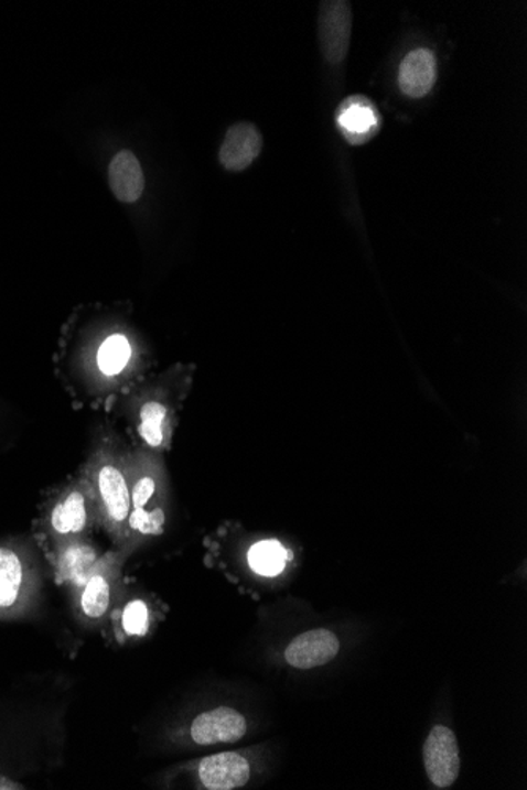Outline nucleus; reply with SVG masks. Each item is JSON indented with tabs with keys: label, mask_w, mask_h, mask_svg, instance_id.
Wrapping results in <instances>:
<instances>
[{
	"label": "nucleus",
	"mask_w": 527,
	"mask_h": 790,
	"mask_svg": "<svg viewBox=\"0 0 527 790\" xmlns=\"http://www.w3.org/2000/svg\"><path fill=\"white\" fill-rule=\"evenodd\" d=\"M43 581L34 561L14 544H0V621L36 616Z\"/></svg>",
	"instance_id": "4"
},
{
	"label": "nucleus",
	"mask_w": 527,
	"mask_h": 790,
	"mask_svg": "<svg viewBox=\"0 0 527 790\" xmlns=\"http://www.w3.org/2000/svg\"><path fill=\"white\" fill-rule=\"evenodd\" d=\"M424 770L435 788H450L460 775V749L455 734L445 726L431 729L423 745Z\"/></svg>",
	"instance_id": "8"
},
{
	"label": "nucleus",
	"mask_w": 527,
	"mask_h": 790,
	"mask_svg": "<svg viewBox=\"0 0 527 790\" xmlns=\"http://www.w3.org/2000/svg\"><path fill=\"white\" fill-rule=\"evenodd\" d=\"M261 150L262 137L258 128L250 122L234 123L226 131L219 149V163L230 172L245 171L258 159Z\"/></svg>",
	"instance_id": "13"
},
{
	"label": "nucleus",
	"mask_w": 527,
	"mask_h": 790,
	"mask_svg": "<svg viewBox=\"0 0 527 790\" xmlns=\"http://www.w3.org/2000/svg\"><path fill=\"white\" fill-rule=\"evenodd\" d=\"M150 624H152L150 607L144 599H130L120 610L119 628L127 638H144L150 630Z\"/></svg>",
	"instance_id": "19"
},
{
	"label": "nucleus",
	"mask_w": 527,
	"mask_h": 790,
	"mask_svg": "<svg viewBox=\"0 0 527 790\" xmlns=\"http://www.w3.org/2000/svg\"><path fill=\"white\" fill-rule=\"evenodd\" d=\"M292 558V551L276 539L256 541L247 554L252 572L264 577H276L283 573Z\"/></svg>",
	"instance_id": "17"
},
{
	"label": "nucleus",
	"mask_w": 527,
	"mask_h": 790,
	"mask_svg": "<svg viewBox=\"0 0 527 790\" xmlns=\"http://www.w3.org/2000/svg\"><path fill=\"white\" fill-rule=\"evenodd\" d=\"M101 558L97 546L89 539L69 541L58 548L54 555V576L57 584L76 591L89 576L90 570Z\"/></svg>",
	"instance_id": "11"
},
{
	"label": "nucleus",
	"mask_w": 527,
	"mask_h": 790,
	"mask_svg": "<svg viewBox=\"0 0 527 790\" xmlns=\"http://www.w3.org/2000/svg\"><path fill=\"white\" fill-rule=\"evenodd\" d=\"M109 188L117 201L123 204L137 203L144 193V172L133 152L120 150L109 164Z\"/></svg>",
	"instance_id": "14"
},
{
	"label": "nucleus",
	"mask_w": 527,
	"mask_h": 790,
	"mask_svg": "<svg viewBox=\"0 0 527 790\" xmlns=\"http://www.w3.org/2000/svg\"><path fill=\"white\" fill-rule=\"evenodd\" d=\"M340 652V641L332 631L303 632L289 643L284 658L295 669H313L327 664Z\"/></svg>",
	"instance_id": "12"
},
{
	"label": "nucleus",
	"mask_w": 527,
	"mask_h": 790,
	"mask_svg": "<svg viewBox=\"0 0 527 790\" xmlns=\"http://www.w3.org/2000/svg\"><path fill=\"white\" fill-rule=\"evenodd\" d=\"M380 117L375 105L364 97H351L338 109V123L344 137L353 144H362L375 137Z\"/></svg>",
	"instance_id": "15"
},
{
	"label": "nucleus",
	"mask_w": 527,
	"mask_h": 790,
	"mask_svg": "<svg viewBox=\"0 0 527 790\" xmlns=\"http://www.w3.org/2000/svg\"><path fill=\"white\" fill-rule=\"evenodd\" d=\"M131 357H133V350H131V344L127 336H108L97 353L98 375L111 382V387L115 389L112 382L126 375Z\"/></svg>",
	"instance_id": "18"
},
{
	"label": "nucleus",
	"mask_w": 527,
	"mask_h": 790,
	"mask_svg": "<svg viewBox=\"0 0 527 790\" xmlns=\"http://www.w3.org/2000/svg\"><path fill=\"white\" fill-rule=\"evenodd\" d=\"M247 734V719L240 712L218 707L197 715L190 726V737L200 746L234 744Z\"/></svg>",
	"instance_id": "9"
},
{
	"label": "nucleus",
	"mask_w": 527,
	"mask_h": 790,
	"mask_svg": "<svg viewBox=\"0 0 527 790\" xmlns=\"http://www.w3.org/2000/svg\"><path fill=\"white\" fill-rule=\"evenodd\" d=\"M131 511L128 519V546L138 550L141 541L160 535L166 524L163 497V469L159 453L144 447L128 450Z\"/></svg>",
	"instance_id": "2"
},
{
	"label": "nucleus",
	"mask_w": 527,
	"mask_h": 790,
	"mask_svg": "<svg viewBox=\"0 0 527 790\" xmlns=\"http://www.w3.org/2000/svg\"><path fill=\"white\" fill-rule=\"evenodd\" d=\"M133 551L131 546H122L101 554L87 580L76 591L69 592L73 609L83 624L90 627L104 624L111 610L123 565Z\"/></svg>",
	"instance_id": "5"
},
{
	"label": "nucleus",
	"mask_w": 527,
	"mask_h": 790,
	"mask_svg": "<svg viewBox=\"0 0 527 790\" xmlns=\"http://www.w3.org/2000/svg\"><path fill=\"white\" fill-rule=\"evenodd\" d=\"M45 524L56 551L69 541L89 539L94 526H97V513L93 491L83 474L50 505Z\"/></svg>",
	"instance_id": "6"
},
{
	"label": "nucleus",
	"mask_w": 527,
	"mask_h": 790,
	"mask_svg": "<svg viewBox=\"0 0 527 790\" xmlns=\"http://www.w3.org/2000/svg\"><path fill=\"white\" fill-rule=\"evenodd\" d=\"M438 76L435 56L430 50H416L401 62L400 89L411 98H422L430 94Z\"/></svg>",
	"instance_id": "16"
},
{
	"label": "nucleus",
	"mask_w": 527,
	"mask_h": 790,
	"mask_svg": "<svg viewBox=\"0 0 527 790\" xmlns=\"http://www.w3.org/2000/svg\"><path fill=\"white\" fill-rule=\"evenodd\" d=\"M189 380L184 383H144L130 394L131 422L141 447L161 453L170 445L178 409L184 400Z\"/></svg>",
	"instance_id": "3"
},
{
	"label": "nucleus",
	"mask_w": 527,
	"mask_h": 790,
	"mask_svg": "<svg viewBox=\"0 0 527 790\" xmlns=\"http://www.w3.org/2000/svg\"><path fill=\"white\" fill-rule=\"evenodd\" d=\"M127 453L128 448L117 435H101L80 472L93 491L97 526L105 530L115 548L128 546L130 539L128 519L131 497Z\"/></svg>",
	"instance_id": "1"
},
{
	"label": "nucleus",
	"mask_w": 527,
	"mask_h": 790,
	"mask_svg": "<svg viewBox=\"0 0 527 790\" xmlns=\"http://www.w3.org/2000/svg\"><path fill=\"white\" fill-rule=\"evenodd\" d=\"M197 778L204 789H239L250 781L251 766L247 757L241 756L240 753H218L200 760Z\"/></svg>",
	"instance_id": "10"
},
{
	"label": "nucleus",
	"mask_w": 527,
	"mask_h": 790,
	"mask_svg": "<svg viewBox=\"0 0 527 790\" xmlns=\"http://www.w3.org/2000/svg\"><path fill=\"white\" fill-rule=\"evenodd\" d=\"M353 31V9L346 0H325L320 3L318 35L325 61L332 65L342 64L349 50Z\"/></svg>",
	"instance_id": "7"
}]
</instances>
